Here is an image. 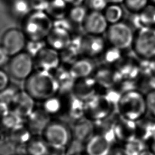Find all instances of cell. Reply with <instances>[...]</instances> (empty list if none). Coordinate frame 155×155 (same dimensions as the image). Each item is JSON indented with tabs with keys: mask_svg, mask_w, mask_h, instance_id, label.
I'll return each instance as SVG.
<instances>
[{
	"mask_svg": "<svg viewBox=\"0 0 155 155\" xmlns=\"http://www.w3.org/2000/svg\"><path fill=\"white\" fill-rule=\"evenodd\" d=\"M25 81V91L35 101L43 102L54 96L59 88L58 81L46 71L37 70Z\"/></svg>",
	"mask_w": 155,
	"mask_h": 155,
	"instance_id": "1",
	"label": "cell"
},
{
	"mask_svg": "<svg viewBox=\"0 0 155 155\" xmlns=\"http://www.w3.org/2000/svg\"><path fill=\"white\" fill-rule=\"evenodd\" d=\"M23 19L22 30L28 40H44L53 27L51 18L47 13L41 11L31 12Z\"/></svg>",
	"mask_w": 155,
	"mask_h": 155,
	"instance_id": "2",
	"label": "cell"
},
{
	"mask_svg": "<svg viewBox=\"0 0 155 155\" xmlns=\"http://www.w3.org/2000/svg\"><path fill=\"white\" fill-rule=\"evenodd\" d=\"M42 137L51 149H64L71 141L72 133L68 126L59 120L50 121L42 133Z\"/></svg>",
	"mask_w": 155,
	"mask_h": 155,
	"instance_id": "3",
	"label": "cell"
},
{
	"mask_svg": "<svg viewBox=\"0 0 155 155\" xmlns=\"http://www.w3.org/2000/svg\"><path fill=\"white\" fill-rule=\"evenodd\" d=\"M7 66L11 78L18 81H25L34 71L35 61L33 56L24 50L11 56Z\"/></svg>",
	"mask_w": 155,
	"mask_h": 155,
	"instance_id": "4",
	"label": "cell"
},
{
	"mask_svg": "<svg viewBox=\"0 0 155 155\" xmlns=\"http://www.w3.org/2000/svg\"><path fill=\"white\" fill-rule=\"evenodd\" d=\"M136 54L145 59L155 58V27H145L138 30L132 45Z\"/></svg>",
	"mask_w": 155,
	"mask_h": 155,
	"instance_id": "5",
	"label": "cell"
},
{
	"mask_svg": "<svg viewBox=\"0 0 155 155\" xmlns=\"http://www.w3.org/2000/svg\"><path fill=\"white\" fill-rule=\"evenodd\" d=\"M106 33L108 42L113 47L122 50L133 45L134 35L131 27L125 22L110 24Z\"/></svg>",
	"mask_w": 155,
	"mask_h": 155,
	"instance_id": "6",
	"label": "cell"
},
{
	"mask_svg": "<svg viewBox=\"0 0 155 155\" xmlns=\"http://www.w3.org/2000/svg\"><path fill=\"white\" fill-rule=\"evenodd\" d=\"M27 38L22 29L10 28L4 32L0 45L11 57L25 50Z\"/></svg>",
	"mask_w": 155,
	"mask_h": 155,
	"instance_id": "7",
	"label": "cell"
},
{
	"mask_svg": "<svg viewBox=\"0 0 155 155\" xmlns=\"http://www.w3.org/2000/svg\"><path fill=\"white\" fill-rule=\"evenodd\" d=\"M34 61L35 67H37L38 70L50 72L58 67L61 58L57 50L45 47L35 56Z\"/></svg>",
	"mask_w": 155,
	"mask_h": 155,
	"instance_id": "8",
	"label": "cell"
},
{
	"mask_svg": "<svg viewBox=\"0 0 155 155\" xmlns=\"http://www.w3.org/2000/svg\"><path fill=\"white\" fill-rule=\"evenodd\" d=\"M82 25L87 34L94 35H101L106 32L108 27V23L103 13L96 11L88 13Z\"/></svg>",
	"mask_w": 155,
	"mask_h": 155,
	"instance_id": "9",
	"label": "cell"
},
{
	"mask_svg": "<svg viewBox=\"0 0 155 155\" xmlns=\"http://www.w3.org/2000/svg\"><path fill=\"white\" fill-rule=\"evenodd\" d=\"M105 42L101 35L87 34L82 37L81 54L87 57H96L103 54Z\"/></svg>",
	"mask_w": 155,
	"mask_h": 155,
	"instance_id": "10",
	"label": "cell"
},
{
	"mask_svg": "<svg viewBox=\"0 0 155 155\" xmlns=\"http://www.w3.org/2000/svg\"><path fill=\"white\" fill-rule=\"evenodd\" d=\"M71 38L68 30L53 27L45 39L49 47L58 51L67 48L70 45Z\"/></svg>",
	"mask_w": 155,
	"mask_h": 155,
	"instance_id": "11",
	"label": "cell"
},
{
	"mask_svg": "<svg viewBox=\"0 0 155 155\" xmlns=\"http://www.w3.org/2000/svg\"><path fill=\"white\" fill-rule=\"evenodd\" d=\"M111 145L105 137L97 135L90 137L86 146L87 155H109L111 152Z\"/></svg>",
	"mask_w": 155,
	"mask_h": 155,
	"instance_id": "12",
	"label": "cell"
},
{
	"mask_svg": "<svg viewBox=\"0 0 155 155\" xmlns=\"http://www.w3.org/2000/svg\"><path fill=\"white\" fill-rule=\"evenodd\" d=\"M35 100L25 90L19 91L12 105L21 115L28 116L34 111Z\"/></svg>",
	"mask_w": 155,
	"mask_h": 155,
	"instance_id": "13",
	"label": "cell"
},
{
	"mask_svg": "<svg viewBox=\"0 0 155 155\" xmlns=\"http://www.w3.org/2000/svg\"><path fill=\"white\" fill-rule=\"evenodd\" d=\"M94 70L93 63L87 59H77L70 69L72 78L75 79H84L89 77Z\"/></svg>",
	"mask_w": 155,
	"mask_h": 155,
	"instance_id": "14",
	"label": "cell"
},
{
	"mask_svg": "<svg viewBox=\"0 0 155 155\" xmlns=\"http://www.w3.org/2000/svg\"><path fill=\"white\" fill-rule=\"evenodd\" d=\"M27 155H50L51 148L42 137L30 138L25 146Z\"/></svg>",
	"mask_w": 155,
	"mask_h": 155,
	"instance_id": "15",
	"label": "cell"
},
{
	"mask_svg": "<svg viewBox=\"0 0 155 155\" xmlns=\"http://www.w3.org/2000/svg\"><path fill=\"white\" fill-rule=\"evenodd\" d=\"M108 24H113L121 21L124 12L119 4H110L102 12Z\"/></svg>",
	"mask_w": 155,
	"mask_h": 155,
	"instance_id": "16",
	"label": "cell"
},
{
	"mask_svg": "<svg viewBox=\"0 0 155 155\" xmlns=\"http://www.w3.org/2000/svg\"><path fill=\"white\" fill-rule=\"evenodd\" d=\"M31 4L27 0H13L11 12L16 18L24 19L31 12Z\"/></svg>",
	"mask_w": 155,
	"mask_h": 155,
	"instance_id": "17",
	"label": "cell"
},
{
	"mask_svg": "<svg viewBox=\"0 0 155 155\" xmlns=\"http://www.w3.org/2000/svg\"><path fill=\"white\" fill-rule=\"evenodd\" d=\"M138 14L142 27H155V5L148 4Z\"/></svg>",
	"mask_w": 155,
	"mask_h": 155,
	"instance_id": "18",
	"label": "cell"
},
{
	"mask_svg": "<svg viewBox=\"0 0 155 155\" xmlns=\"http://www.w3.org/2000/svg\"><path fill=\"white\" fill-rule=\"evenodd\" d=\"M88 14L85 7L82 5L73 6L68 11V19L73 23L81 24H83Z\"/></svg>",
	"mask_w": 155,
	"mask_h": 155,
	"instance_id": "19",
	"label": "cell"
},
{
	"mask_svg": "<svg viewBox=\"0 0 155 155\" xmlns=\"http://www.w3.org/2000/svg\"><path fill=\"white\" fill-rule=\"evenodd\" d=\"M42 102V109L49 116L58 113L61 108V101L55 96L45 99Z\"/></svg>",
	"mask_w": 155,
	"mask_h": 155,
	"instance_id": "20",
	"label": "cell"
},
{
	"mask_svg": "<svg viewBox=\"0 0 155 155\" xmlns=\"http://www.w3.org/2000/svg\"><path fill=\"white\" fill-rule=\"evenodd\" d=\"M67 3L64 0H53L49 5L50 10L52 13H54L57 19L63 18L67 12Z\"/></svg>",
	"mask_w": 155,
	"mask_h": 155,
	"instance_id": "21",
	"label": "cell"
},
{
	"mask_svg": "<svg viewBox=\"0 0 155 155\" xmlns=\"http://www.w3.org/2000/svg\"><path fill=\"white\" fill-rule=\"evenodd\" d=\"M149 0H124L125 7L133 13H139L148 4Z\"/></svg>",
	"mask_w": 155,
	"mask_h": 155,
	"instance_id": "22",
	"label": "cell"
},
{
	"mask_svg": "<svg viewBox=\"0 0 155 155\" xmlns=\"http://www.w3.org/2000/svg\"><path fill=\"white\" fill-rule=\"evenodd\" d=\"M121 50L111 45V47L104 51V59L108 64H113L117 62L121 57Z\"/></svg>",
	"mask_w": 155,
	"mask_h": 155,
	"instance_id": "23",
	"label": "cell"
},
{
	"mask_svg": "<svg viewBox=\"0 0 155 155\" xmlns=\"http://www.w3.org/2000/svg\"><path fill=\"white\" fill-rule=\"evenodd\" d=\"M144 99L147 110L152 116H155V90L149 91Z\"/></svg>",
	"mask_w": 155,
	"mask_h": 155,
	"instance_id": "24",
	"label": "cell"
},
{
	"mask_svg": "<svg viewBox=\"0 0 155 155\" xmlns=\"http://www.w3.org/2000/svg\"><path fill=\"white\" fill-rule=\"evenodd\" d=\"M108 5L107 0H88V5L91 11L102 12Z\"/></svg>",
	"mask_w": 155,
	"mask_h": 155,
	"instance_id": "25",
	"label": "cell"
},
{
	"mask_svg": "<svg viewBox=\"0 0 155 155\" xmlns=\"http://www.w3.org/2000/svg\"><path fill=\"white\" fill-rule=\"evenodd\" d=\"M10 84V76L8 73L0 68V92L7 88Z\"/></svg>",
	"mask_w": 155,
	"mask_h": 155,
	"instance_id": "26",
	"label": "cell"
},
{
	"mask_svg": "<svg viewBox=\"0 0 155 155\" xmlns=\"http://www.w3.org/2000/svg\"><path fill=\"white\" fill-rule=\"evenodd\" d=\"M10 58V56L0 45V68H2L4 66L7 65Z\"/></svg>",
	"mask_w": 155,
	"mask_h": 155,
	"instance_id": "27",
	"label": "cell"
},
{
	"mask_svg": "<svg viewBox=\"0 0 155 155\" xmlns=\"http://www.w3.org/2000/svg\"><path fill=\"white\" fill-rule=\"evenodd\" d=\"M67 4H70L73 6L82 5L84 0H64Z\"/></svg>",
	"mask_w": 155,
	"mask_h": 155,
	"instance_id": "28",
	"label": "cell"
},
{
	"mask_svg": "<svg viewBox=\"0 0 155 155\" xmlns=\"http://www.w3.org/2000/svg\"><path fill=\"white\" fill-rule=\"evenodd\" d=\"M150 150L151 151V154L153 155H155V139L153 140L150 145Z\"/></svg>",
	"mask_w": 155,
	"mask_h": 155,
	"instance_id": "29",
	"label": "cell"
},
{
	"mask_svg": "<svg viewBox=\"0 0 155 155\" xmlns=\"http://www.w3.org/2000/svg\"><path fill=\"white\" fill-rule=\"evenodd\" d=\"M124 0H107L108 4H120V3L124 2Z\"/></svg>",
	"mask_w": 155,
	"mask_h": 155,
	"instance_id": "30",
	"label": "cell"
},
{
	"mask_svg": "<svg viewBox=\"0 0 155 155\" xmlns=\"http://www.w3.org/2000/svg\"><path fill=\"white\" fill-rule=\"evenodd\" d=\"M153 68H154V71L155 72V58H153Z\"/></svg>",
	"mask_w": 155,
	"mask_h": 155,
	"instance_id": "31",
	"label": "cell"
},
{
	"mask_svg": "<svg viewBox=\"0 0 155 155\" xmlns=\"http://www.w3.org/2000/svg\"><path fill=\"white\" fill-rule=\"evenodd\" d=\"M73 155H87L86 153L85 154H81V153H79V154H74Z\"/></svg>",
	"mask_w": 155,
	"mask_h": 155,
	"instance_id": "32",
	"label": "cell"
},
{
	"mask_svg": "<svg viewBox=\"0 0 155 155\" xmlns=\"http://www.w3.org/2000/svg\"><path fill=\"white\" fill-rule=\"evenodd\" d=\"M149 1H150L152 2L153 4L155 5V0H149Z\"/></svg>",
	"mask_w": 155,
	"mask_h": 155,
	"instance_id": "33",
	"label": "cell"
},
{
	"mask_svg": "<svg viewBox=\"0 0 155 155\" xmlns=\"http://www.w3.org/2000/svg\"><path fill=\"white\" fill-rule=\"evenodd\" d=\"M12 155H19V154H12Z\"/></svg>",
	"mask_w": 155,
	"mask_h": 155,
	"instance_id": "34",
	"label": "cell"
},
{
	"mask_svg": "<svg viewBox=\"0 0 155 155\" xmlns=\"http://www.w3.org/2000/svg\"><path fill=\"white\" fill-rule=\"evenodd\" d=\"M0 135H1V128H0Z\"/></svg>",
	"mask_w": 155,
	"mask_h": 155,
	"instance_id": "35",
	"label": "cell"
}]
</instances>
